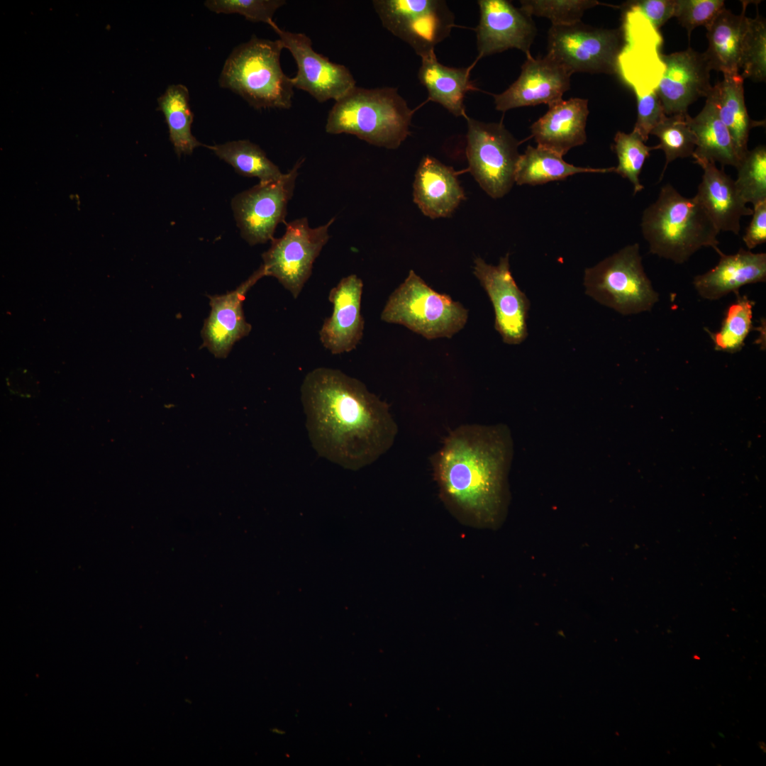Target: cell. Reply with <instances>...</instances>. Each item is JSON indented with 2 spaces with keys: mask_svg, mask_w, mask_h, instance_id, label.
Here are the masks:
<instances>
[{
  "mask_svg": "<svg viewBox=\"0 0 766 766\" xmlns=\"http://www.w3.org/2000/svg\"><path fill=\"white\" fill-rule=\"evenodd\" d=\"M458 172L432 156L421 160L413 181V201L431 218L450 216L465 194L457 179Z\"/></svg>",
  "mask_w": 766,
  "mask_h": 766,
  "instance_id": "cb8c5ba5",
  "label": "cell"
},
{
  "mask_svg": "<svg viewBox=\"0 0 766 766\" xmlns=\"http://www.w3.org/2000/svg\"><path fill=\"white\" fill-rule=\"evenodd\" d=\"M189 92L182 84H173L157 99V110L162 111L167 123L170 140L178 157L191 155L204 146L192 133L194 113L189 104Z\"/></svg>",
  "mask_w": 766,
  "mask_h": 766,
  "instance_id": "f546056e",
  "label": "cell"
},
{
  "mask_svg": "<svg viewBox=\"0 0 766 766\" xmlns=\"http://www.w3.org/2000/svg\"><path fill=\"white\" fill-rule=\"evenodd\" d=\"M473 272L487 292L494 311V328L503 341L518 345L528 336L527 319L530 301L516 284L509 265V254L497 265L475 258Z\"/></svg>",
  "mask_w": 766,
  "mask_h": 766,
  "instance_id": "9a60e30c",
  "label": "cell"
},
{
  "mask_svg": "<svg viewBox=\"0 0 766 766\" xmlns=\"http://www.w3.org/2000/svg\"><path fill=\"white\" fill-rule=\"evenodd\" d=\"M383 26L408 43L421 57L449 36L455 16L441 0H374Z\"/></svg>",
  "mask_w": 766,
  "mask_h": 766,
  "instance_id": "8fae6325",
  "label": "cell"
},
{
  "mask_svg": "<svg viewBox=\"0 0 766 766\" xmlns=\"http://www.w3.org/2000/svg\"><path fill=\"white\" fill-rule=\"evenodd\" d=\"M736 188L744 201L753 206L766 201V148L759 145L748 150L738 167Z\"/></svg>",
  "mask_w": 766,
  "mask_h": 766,
  "instance_id": "e575fe53",
  "label": "cell"
},
{
  "mask_svg": "<svg viewBox=\"0 0 766 766\" xmlns=\"http://www.w3.org/2000/svg\"><path fill=\"white\" fill-rule=\"evenodd\" d=\"M286 4L284 0H206L204 6L216 13L241 15L252 22H262L269 26L273 16Z\"/></svg>",
  "mask_w": 766,
  "mask_h": 766,
  "instance_id": "74e56055",
  "label": "cell"
},
{
  "mask_svg": "<svg viewBox=\"0 0 766 766\" xmlns=\"http://www.w3.org/2000/svg\"><path fill=\"white\" fill-rule=\"evenodd\" d=\"M303 162L304 159L297 161L279 179L259 182L232 199L231 207L241 237L250 245L272 240L277 226L286 223L287 205Z\"/></svg>",
  "mask_w": 766,
  "mask_h": 766,
  "instance_id": "4fadbf2b",
  "label": "cell"
},
{
  "mask_svg": "<svg viewBox=\"0 0 766 766\" xmlns=\"http://www.w3.org/2000/svg\"><path fill=\"white\" fill-rule=\"evenodd\" d=\"M414 111L394 87H355L328 112L329 134H350L378 147L396 149L409 135Z\"/></svg>",
  "mask_w": 766,
  "mask_h": 766,
  "instance_id": "277c9868",
  "label": "cell"
},
{
  "mask_svg": "<svg viewBox=\"0 0 766 766\" xmlns=\"http://www.w3.org/2000/svg\"><path fill=\"white\" fill-rule=\"evenodd\" d=\"M754 302L746 296L737 295V300L725 312L721 328L710 333L714 349L734 353L741 350L753 326Z\"/></svg>",
  "mask_w": 766,
  "mask_h": 766,
  "instance_id": "1f68e13d",
  "label": "cell"
},
{
  "mask_svg": "<svg viewBox=\"0 0 766 766\" xmlns=\"http://www.w3.org/2000/svg\"><path fill=\"white\" fill-rule=\"evenodd\" d=\"M747 4L739 15L726 8L706 28L709 48L704 52L711 70L723 74H738L742 44L747 28Z\"/></svg>",
  "mask_w": 766,
  "mask_h": 766,
  "instance_id": "4316f807",
  "label": "cell"
},
{
  "mask_svg": "<svg viewBox=\"0 0 766 766\" xmlns=\"http://www.w3.org/2000/svg\"><path fill=\"white\" fill-rule=\"evenodd\" d=\"M332 218L326 224L311 228L307 218L285 223L284 234L271 240L262 258L266 276L276 278L294 299L301 294L312 273L313 263L328 243Z\"/></svg>",
  "mask_w": 766,
  "mask_h": 766,
  "instance_id": "30bf717a",
  "label": "cell"
},
{
  "mask_svg": "<svg viewBox=\"0 0 766 766\" xmlns=\"http://www.w3.org/2000/svg\"><path fill=\"white\" fill-rule=\"evenodd\" d=\"M571 75L548 55L538 58L528 55L518 79L504 91L493 94L495 108L505 112L540 104L550 106L570 89Z\"/></svg>",
  "mask_w": 766,
  "mask_h": 766,
  "instance_id": "e0dca14e",
  "label": "cell"
},
{
  "mask_svg": "<svg viewBox=\"0 0 766 766\" xmlns=\"http://www.w3.org/2000/svg\"><path fill=\"white\" fill-rule=\"evenodd\" d=\"M380 317L432 340L459 332L467 323L468 311L449 295L435 292L411 270L389 296Z\"/></svg>",
  "mask_w": 766,
  "mask_h": 766,
  "instance_id": "8992f818",
  "label": "cell"
},
{
  "mask_svg": "<svg viewBox=\"0 0 766 766\" xmlns=\"http://www.w3.org/2000/svg\"><path fill=\"white\" fill-rule=\"evenodd\" d=\"M270 26L296 62L297 72L292 77L294 88L306 91L323 103L338 100L356 86L350 70L316 52L308 35L282 30L274 21Z\"/></svg>",
  "mask_w": 766,
  "mask_h": 766,
  "instance_id": "5bb4252c",
  "label": "cell"
},
{
  "mask_svg": "<svg viewBox=\"0 0 766 766\" xmlns=\"http://www.w3.org/2000/svg\"><path fill=\"white\" fill-rule=\"evenodd\" d=\"M301 399L312 446L344 468L369 465L394 444L398 426L388 404L340 370L318 367L309 372Z\"/></svg>",
  "mask_w": 766,
  "mask_h": 766,
  "instance_id": "6da1fadb",
  "label": "cell"
},
{
  "mask_svg": "<svg viewBox=\"0 0 766 766\" xmlns=\"http://www.w3.org/2000/svg\"><path fill=\"white\" fill-rule=\"evenodd\" d=\"M694 162L704 170L694 196L719 231L738 235L741 217L751 216L753 209L746 206L736 188L735 180L726 174L723 168L718 170L715 162L707 160H696Z\"/></svg>",
  "mask_w": 766,
  "mask_h": 766,
  "instance_id": "7402d4cb",
  "label": "cell"
},
{
  "mask_svg": "<svg viewBox=\"0 0 766 766\" xmlns=\"http://www.w3.org/2000/svg\"><path fill=\"white\" fill-rule=\"evenodd\" d=\"M752 216L743 237L748 250L766 242V201L753 206Z\"/></svg>",
  "mask_w": 766,
  "mask_h": 766,
  "instance_id": "b9f144b4",
  "label": "cell"
},
{
  "mask_svg": "<svg viewBox=\"0 0 766 766\" xmlns=\"http://www.w3.org/2000/svg\"><path fill=\"white\" fill-rule=\"evenodd\" d=\"M362 289L361 279L350 274L341 279L329 292L333 311L324 321L319 338L332 354L352 351L363 336L365 322L360 311Z\"/></svg>",
  "mask_w": 766,
  "mask_h": 766,
  "instance_id": "ffe728a7",
  "label": "cell"
},
{
  "mask_svg": "<svg viewBox=\"0 0 766 766\" xmlns=\"http://www.w3.org/2000/svg\"><path fill=\"white\" fill-rule=\"evenodd\" d=\"M266 276L262 265L235 289L221 295L209 296L211 311L204 321L202 348L217 358H226L234 344L248 335L251 325L245 320L243 303L246 294Z\"/></svg>",
  "mask_w": 766,
  "mask_h": 766,
  "instance_id": "d6986e66",
  "label": "cell"
},
{
  "mask_svg": "<svg viewBox=\"0 0 766 766\" xmlns=\"http://www.w3.org/2000/svg\"><path fill=\"white\" fill-rule=\"evenodd\" d=\"M665 72L656 89L666 115L687 113L689 105L707 97L711 70L704 53L692 48L662 54Z\"/></svg>",
  "mask_w": 766,
  "mask_h": 766,
  "instance_id": "ac0fdd59",
  "label": "cell"
},
{
  "mask_svg": "<svg viewBox=\"0 0 766 766\" xmlns=\"http://www.w3.org/2000/svg\"><path fill=\"white\" fill-rule=\"evenodd\" d=\"M480 18L476 28L477 60L516 48L531 55L537 34L532 16L506 0H479Z\"/></svg>",
  "mask_w": 766,
  "mask_h": 766,
  "instance_id": "2e32d148",
  "label": "cell"
},
{
  "mask_svg": "<svg viewBox=\"0 0 766 766\" xmlns=\"http://www.w3.org/2000/svg\"><path fill=\"white\" fill-rule=\"evenodd\" d=\"M614 167L593 168L571 165L562 156L543 148L528 145L520 155L515 172V183L518 185H538L563 180L579 173L614 172Z\"/></svg>",
  "mask_w": 766,
  "mask_h": 766,
  "instance_id": "f1b7e54d",
  "label": "cell"
},
{
  "mask_svg": "<svg viewBox=\"0 0 766 766\" xmlns=\"http://www.w3.org/2000/svg\"><path fill=\"white\" fill-rule=\"evenodd\" d=\"M613 149L618 157V165L614 172L630 181L633 186L634 194L642 191L644 187L640 182V174L650 152L659 149L655 146H647L635 131L626 133L618 131L614 137Z\"/></svg>",
  "mask_w": 766,
  "mask_h": 766,
  "instance_id": "836d02e7",
  "label": "cell"
},
{
  "mask_svg": "<svg viewBox=\"0 0 766 766\" xmlns=\"http://www.w3.org/2000/svg\"><path fill=\"white\" fill-rule=\"evenodd\" d=\"M521 8L529 15L545 17L552 26H566L579 21L587 9L601 4L595 0H523Z\"/></svg>",
  "mask_w": 766,
  "mask_h": 766,
  "instance_id": "8d00e7d4",
  "label": "cell"
},
{
  "mask_svg": "<svg viewBox=\"0 0 766 766\" xmlns=\"http://www.w3.org/2000/svg\"><path fill=\"white\" fill-rule=\"evenodd\" d=\"M687 120L696 138L692 155L694 160L718 162L722 167H738L740 159L732 138L709 98H706L705 106L698 115L694 118L687 115Z\"/></svg>",
  "mask_w": 766,
  "mask_h": 766,
  "instance_id": "83f0119b",
  "label": "cell"
},
{
  "mask_svg": "<svg viewBox=\"0 0 766 766\" xmlns=\"http://www.w3.org/2000/svg\"><path fill=\"white\" fill-rule=\"evenodd\" d=\"M723 0H675V16L686 28L688 36L696 27L707 28L725 9Z\"/></svg>",
  "mask_w": 766,
  "mask_h": 766,
  "instance_id": "f35d334b",
  "label": "cell"
},
{
  "mask_svg": "<svg viewBox=\"0 0 766 766\" xmlns=\"http://www.w3.org/2000/svg\"><path fill=\"white\" fill-rule=\"evenodd\" d=\"M623 45L617 61V73L642 96L655 91L665 72L662 37L658 29L638 9L623 5Z\"/></svg>",
  "mask_w": 766,
  "mask_h": 766,
  "instance_id": "7c38bea8",
  "label": "cell"
},
{
  "mask_svg": "<svg viewBox=\"0 0 766 766\" xmlns=\"http://www.w3.org/2000/svg\"><path fill=\"white\" fill-rule=\"evenodd\" d=\"M588 100L570 98L549 106L548 111L530 127L537 146L564 156L572 148L587 142Z\"/></svg>",
  "mask_w": 766,
  "mask_h": 766,
  "instance_id": "44dd1931",
  "label": "cell"
},
{
  "mask_svg": "<svg viewBox=\"0 0 766 766\" xmlns=\"http://www.w3.org/2000/svg\"><path fill=\"white\" fill-rule=\"evenodd\" d=\"M641 228L650 252L677 264L703 247L720 251V231L697 199L682 196L670 184L643 211Z\"/></svg>",
  "mask_w": 766,
  "mask_h": 766,
  "instance_id": "3957f363",
  "label": "cell"
},
{
  "mask_svg": "<svg viewBox=\"0 0 766 766\" xmlns=\"http://www.w3.org/2000/svg\"><path fill=\"white\" fill-rule=\"evenodd\" d=\"M741 77L755 82H765L766 77V25L759 15L748 18L743 37L740 69Z\"/></svg>",
  "mask_w": 766,
  "mask_h": 766,
  "instance_id": "d590c367",
  "label": "cell"
},
{
  "mask_svg": "<svg viewBox=\"0 0 766 766\" xmlns=\"http://www.w3.org/2000/svg\"><path fill=\"white\" fill-rule=\"evenodd\" d=\"M475 63L455 68L440 63L435 52L422 57L418 77L428 91V100L440 104L455 116L465 118V95L468 91L478 90L470 79Z\"/></svg>",
  "mask_w": 766,
  "mask_h": 766,
  "instance_id": "d4e9b609",
  "label": "cell"
},
{
  "mask_svg": "<svg viewBox=\"0 0 766 766\" xmlns=\"http://www.w3.org/2000/svg\"><path fill=\"white\" fill-rule=\"evenodd\" d=\"M687 113L666 116L650 133L659 138L657 146L665 155V164L660 181L670 162L677 158L692 157L696 138L687 123Z\"/></svg>",
  "mask_w": 766,
  "mask_h": 766,
  "instance_id": "d6a6232c",
  "label": "cell"
},
{
  "mask_svg": "<svg viewBox=\"0 0 766 766\" xmlns=\"http://www.w3.org/2000/svg\"><path fill=\"white\" fill-rule=\"evenodd\" d=\"M706 98L714 103L716 112L728 129L740 159L748 151L749 133L756 126L765 125V121L752 120L746 109L744 99L743 80L740 74H723Z\"/></svg>",
  "mask_w": 766,
  "mask_h": 766,
  "instance_id": "484cf974",
  "label": "cell"
},
{
  "mask_svg": "<svg viewBox=\"0 0 766 766\" xmlns=\"http://www.w3.org/2000/svg\"><path fill=\"white\" fill-rule=\"evenodd\" d=\"M584 285L587 295L625 316L650 311L659 300L644 270L638 243L587 268Z\"/></svg>",
  "mask_w": 766,
  "mask_h": 766,
  "instance_id": "52a82bcc",
  "label": "cell"
},
{
  "mask_svg": "<svg viewBox=\"0 0 766 766\" xmlns=\"http://www.w3.org/2000/svg\"><path fill=\"white\" fill-rule=\"evenodd\" d=\"M513 455L505 424H463L448 433L431 463L440 499L454 516L482 528L502 523Z\"/></svg>",
  "mask_w": 766,
  "mask_h": 766,
  "instance_id": "7a4b0ae2",
  "label": "cell"
},
{
  "mask_svg": "<svg viewBox=\"0 0 766 766\" xmlns=\"http://www.w3.org/2000/svg\"><path fill=\"white\" fill-rule=\"evenodd\" d=\"M218 157L231 165L239 174L257 177L266 183L279 179L283 174L264 150L248 140L228 141L222 144L204 145Z\"/></svg>",
  "mask_w": 766,
  "mask_h": 766,
  "instance_id": "4dcf8cb0",
  "label": "cell"
},
{
  "mask_svg": "<svg viewBox=\"0 0 766 766\" xmlns=\"http://www.w3.org/2000/svg\"><path fill=\"white\" fill-rule=\"evenodd\" d=\"M718 264L704 274L694 277L693 284L699 295L707 300H718L730 293L739 294L747 284L766 281V254L740 248L733 255L721 250Z\"/></svg>",
  "mask_w": 766,
  "mask_h": 766,
  "instance_id": "603a6c76",
  "label": "cell"
},
{
  "mask_svg": "<svg viewBox=\"0 0 766 766\" xmlns=\"http://www.w3.org/2000/svg\"><path fill=\"white\" fill-rule=\"evenodd\" d=\"M284 47L277 39L252 35L235 48L226 59L218 85L242 97L257 109H289L292 106L294 84L281 67Z\"/></svg>",
  "mask_w": 766,
  "mask_h": 766,
  "instance_id": "5b68a950",
  "label": "cell"
},
{
  "mask_svg": "<svg viewBox=\"0 0 766 766\" xmlns=\"http://www.w3.org/2000/svg\"><path fill=\"white\" fill-rule=\"evenodd\" d=\"M623 5L640 11L659 30L675 16V0H640L628 1Z\"/></svg>",
  "mask_w": 766,
  "mask_h": 766,
  "instance_id": "60d3db41",
  "label": "cell"
},
{
  "mask_svg": "<svg viewBox=\"0 0 766 766\" xmlns=\"http://www.w3.org/2000/svg\"><path fill=\"white\" fill-rule=\"evenodd\" d=\"M636 99L637 120L633 131L645 142L653 128L667 116L656 91Z\"/></svg>",
  "mask_w": 766,
  "mask_h": 766,
  "instance_id": "ab89813d",
  "label": "cell"
},
{
  "mask_svg": "<svg viewBox=\"0 0 766 766\" xmlns=\"http://www.w3.org/2000/svg\"><path fill=\"white\" fill-rule=\"evenodd\" d=\"M466 155L470 171L481 188L492 198L506 195L515 183V172L522 143L502 122L485 123L467 115Z\"/></svg>",
  "mask_w": 766,
  "mask_h": 766,
  "instance_id": "ba28073f",
  "label": "cell"
},
{
  "mask_svg": "<svg viewBox=\"0 0 766 766\" xmlns=\"http://www.w3.org/2000/svg\"><path fill=\"white\" fill-rule=\"evenodd\" d=\"M623 45L621 28H596L582 21L551 26L547 35V54L572 74L617 73V61Z\"/></svg>",
  "mask_w": 766,
  "mask_h": 766,
  "instance_id": "9c48e42d",
  "label": "cell"
}]
</instances>
